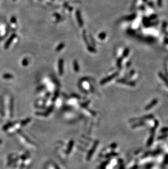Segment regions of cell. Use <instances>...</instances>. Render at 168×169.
Listing matches in <instances>:
<instances>
[{"label": "cell", "mask_w": 168, "mask_h": 169, "mask_svg": "<svg viewBox=\"0 0 168 169\" xmlns=\"http://www.w3.org/2000/svg\"><path fill=\"white\" fill-rule=\"evenodd\" d=\"M24 61L23 63H22L23 65H24V66H26V65L28 64V61H27V60H24Z\"/></svg>", "instance_id": "cell-5"}, {"label": "cell", "mask_w": 168, "mask_h": 169, "mask_svg": "<svg viewBox=\"0 0 168 169\" xmlns=\"http://www.w3.org/2000/svg\"><path fill=\"white\" fill-rule=\"evenodd\" d=\"M64 47V44H63V43H62V44H61L59 45V46L57 48V49H56V50L57 51H60V50H61Z\"/></svg>", "instance_id": "cell-4"}, {"label": "cell", "mask_w": 168, "mask_h": 169, "mask_svg": "<svg viewBox=\"0 0 168 169\" xmlns=\"http://www.w3.org/2000/svg\"><path fill=\"white\" fill-rule=\"evenodd\" d=\"M76 17H77V19H78L79 24H80V27H82V21L81 18L80 14L79 12H77V13H76Z\"/></svg>", "instance_id": "cell-2"}, {"label": "cell", "mask_w": 168, "mask_h": 169, "mask_svg": "<svg viewBox=\"0 0 168 169\" xmlns=\"http://www.w3.org/2000/svg\"><path fill=\"white\" fill-rule=\"evenodd\" d=\"M74 70L76 72H78L79 71V66H78V65L77 62L76 61H75L74 62Z\"/></svg>", "instance_id": "cell-3"}, {"label": "cell", "mask_w": 168, "mask_h": 169, "mask_svg": "<svg viewBox=\"0 0 168 169\" xmlns=\"http://www.w3.org/2000/svg\"><path fill=\"white\" fill-rule=\"evenodd\" d=\"M59 73L60 75H62L63 74V60H61L60 59L59 62Z\"/></svg>", "instance_id": "cell-1"}]
</instances>
